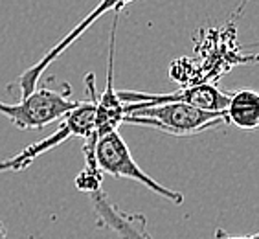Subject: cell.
Returning <instances> with one entry per match:
<instances>
[{
    "instance_id": "6da1fadb",
    "label": "cell",
    "mask_w": 259,
    "mask_h": 239,
    "mask_svg": "<svg viewBox=\"0 0 259 239\" xmlns=\"http://www.w3.org/2000/svg\"><path fill=\"white\" fill-rule=\"evenodd\" d=\"M123 124L153 127L171 136L184 138L226 124V114L225 110H202L182 101H165L155 105L125 103Z\"/></svg>"
},
{
    "instance_id": "7a4b0ae2",
    "label": "cell",
    "mask_w": 259,
    "mask_h": 239,
    "mask_svg": "<svg viewBox=\"0 0 259 239\" xmlns=\"http://www.w3.org/2000/svg\"><path fill=\"white\" fill-rule=\"evenodd\" d=\"M96 77L94 74L87 75V89H89L90 100L89 101H79L74 109L66 112L63 116V122L57 129L54 131V135L46 136V138L35 142V144L28 145L24 149L17 153L15 156H11L8 160L0 162V173H8V171H24L28 166H31L35 160L39 158L40 154H45L46 151L54 149L57 145L65 144L66 140L72 136L85 140L87 136L94 135V110H96Z\"/></svg>"
},
{
    "instance_id": "3957f363",
    "label": "cell",
    "mask_w": 259,
    "mask_h": 239,
    "mask_svg": "<svg viewBox=\"0 0 259 239\" xmlns=\"http://www.w3.org/2000/svg\"><path fill=\"white\" fill-rule=\"evenodd\" d=\"M96 162H98V168H100V171L103 175L136 180L140 184H144L145 188H149L151 191L158 193L160 197H164L165 201H171L173 205H182L184 203V195L180 191H175V189L165 188L164 184L156 182L153 177H149L136 164V160L131 154V149L127 147L125 140L121 138L118 131H109V133L98 136V142H96Z\"/></svg>"
},
{
    "instance_id": "277c9868",
    "label": "cell",
    "mask_w": 259,
    "mask_h": 239,
    "mask_svg": "<svg viewBox=\"0 0 259 239\" xmlns=\"http://www.w3.org/2000/svg\"><path fill=\"white\" fill-rule=\"evenodd\" d=\"M79 101L70 98V89L65 92L52 89H37L28 96H22L19 103H4L0 101V114L6 116L19 129H42L48 124L61 120L66 112L74 109Z\"/></svg>"
},
{
    "instance_id": "5b68a950",
    "label": "cell",
    "mask_w": 259,
    "mask_h": 239,
    "mask_svg": "<svg viewBox=\"0 0 259 239\" xmlns=\"http://www.w3.org/2000/svg\"><path fill=\"white\" fill-rule=\"evenodd\" d=\"M133 2H135V0H101L100 4L96 6L94 10L90 11L89 15L81 20V22H77V24L74 26V30H70L68 33H66L65 37H63V39H61L59 43H57V45H55L54 48H52V50L42 57V59L37 61L33 66H30V68L24 70V72L19 75V79L17 81H19V87H20L22 96H28L30 92H33V90L39 87L40 77L45 75V72L48 70V66H50L61 54H65V52L68 50L70 46L74 45L79 37H83V33L89 30L90 26L94 24L96 20L101 19V17H103L105 13H109V11H121L123 8H127L129 4H133Z\"/></svg>"
},
{
    "instance_id": "8992f818",
    "label": "cell",
    "mask_w": 259,
    "mask_h": 239,
    "mask_svg": "<svg viewBox=\"0 0 259 239\" xmlns=\"http://www.w3.org/2000/svg\"><path fill=\"white\" fill-rule=\"evenodd\" d=\"M118 96L123 103L155 105L165 103V101H182V103L202 110H225L230 92H225L217 85H209V83H195V85L182 87L171 94H142V92L118 90Z\"/></svg>"
},
{
    "instance_id": "52a82bcc",
    "label": "cell",
    "mask_w": 259,
    "mask_h": 239,
    "mask_svg": "<svg viewBox=\"0 0 259 239\" xmlns=\"http://www.w3.org/2000/svg\"><path fill=\"white\" fill-rule=\"evenodd\" d=\"M120 11H116L114 22H112V31H110L109 43V59H107V83L105 90L98 94L94 92L96 110H94V133L98 136L109 133V131H118L125 118V103L120 100L118 90L114 89V52H116V26H118V17Z\"/></svg>"
},
{
    "instance_id": "ba28073f",
    "label": "cell",
    "mask_w": 259,
    "mask_h": 239,
    "mask_svg": "<svg viewBox=\"0 0 259 239\" xmlns=\"http://www.w3.org/2000/svg\"><path fill=\"white\" fill-rule=\"evenodd\" d=\"M92 212L98 224L112 230L120 239H155L147 230V219L144 214H127L118 205L110 203L103 189L89 193Z\"/></svg>"
},
{
    "instance_id": "9c48e42d",
    "label": "cell",
    "mask_w": 259,
    "mask_h": 239,
    "mask_svg": "<svg viewBox=\"0 0 259 239\" xmlns=\"http://www.w3.org/2000/svg\"><path fill=\"white\" fill-rule=\"evenodd\" d=\"M225 114L226 124H234L244 131L255 129L259 125V94L250 89L230 92Z\"/></svg>"
},
{
    "instance_id": "30bf717a",
    "label": "cell",
    "mask_w": 259,
    "mask_h": 239,
    "mask_svg": "<svg viewBox=\"0 0 259 239\" xmlns=\"http://www.w3.org/2000/svg\"><path fill=\"white\" fill-rule=\"evenodd\" d=\"M101 182H103V173L100 171V168H85L75 177V188L85 193H92L96 189H100Z\"/></svg>"
},
{
    "instance_id": "8fae6325",
    "label": "cell",
    "mask_w": 259,
    "mask_h": 239,
    "mask_svg": "<svg viewBox=\"0 0 259 239\" xmlns=\"http://www.w3.org/2000/svg\"><path fill=\"white\" fill-rule=\"evenodd\" d=\"M215 239H259V235L257 234H250V235H237V237H235V235H232V237H230V235H226L223 230H217V237H215Z\"/></svg>"
},
{
    "instance_id": "7c38bea8",
    "label": "cell",
    "mask_w": 259,
    "mask_h": 239,
    "mask_svg": "<svg viewBox=\"0 0 259 239\" xmlns=\"http://www.w3.org/2000/svg\"><path fill=\"white\" fill-rule=\"evenodd\" d=\"M0 239H8V232H6V226L2 221H0Z\"/></svg>"
}]
</instances>
